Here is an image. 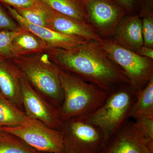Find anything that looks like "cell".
Masks as SVG:
<instances>
[{"instance_id":"1","label":"cell","mask_w":153,"mask_h":153,"mask_svg":"<svg viewBox=\"0 0 153 153\" xmlns=\"http://www.w3.org/2000/svg\"><path fill=\"white\" fill-rule=\"evenodd\" d=\"M58 67L110 93L129 82L123 71L110 58L101 43L87 41L70 50L50 48L47 51Z\"/></svg>"},{"instance_id":"2","label":"cell","mask_w":153,"mask_h":153,"mask_svg":"<svg viewBox=\"0 0 153 153\" xmlns=\"http://www.w3.org/2000/svg\"><path fill=\"white\" fill-rule=\"evenodd\" d=\"M60 79L63 100L59 111L63 122L90 114L104 103L109 95L96 85L62 69Z\"/></svg>"},{"instance_id":"3","label":"cell","mask_w":153,"mask_h":153,"mask_svg":"<svg viewBox=\"0 0 153 153\" xmlns=\"http://www.w3.org/2000/svg\"><path fill=\"white\" fill-rule=\"evenodd\" d=\"M12 60L32 87L59 109L63 100L60 83L61 69L47 53L20 56Z\"/></svg>"},{"instance_id":"4","label":"cell","mask_w":153,"mask_h":153,"mask_svg":"<svg viewBox=\"0 0 153 153\" xmlns=\"http://www.w3.org/2000/svg\"><path fill=\"white\" fill-rule=\"evenodd\" d=\"M136 91L128 83L118 86L95 111L80 118L98 127L111 137L129 119Z\"/></svg>"},{"instance_id":"5","label":"cell","mask_w":153,"mask_h":153,"mask_svg":"<svg viewBox=\"0 0 153 153\" xmlns=\"http://www.w3.org/2000/svg\"><path fill=\"white\" fill-rule=\"evenodd\" d=\"M60 130L66 153H102L110 139L101 129L79 117L63 122Z\"/></svg>"},{"instance_id":"6","label":"cell","mask_w":153,"mask_h":153,"mask_svg":"<svg viewBox=\"0 0 153 153\" xmlns=\"http://www.w3.org/2000/svg\"><path fill=\"white\" fill-rule=\"evenodd\" d=\"M102 47L110 58L123 71L136 92L153 78V60L122 47L113 39H103Z\"/></svg>"},{"instance_id":"7","label":"cell","mask_w":153,"mask_h":153,"mask_svg":"<svg viewBox=\"0 0 153 153\" xmlns=\"http://www.w3.org/2000/svg\"><path fill=\"white\" fill-rule=\"evenodd\" d=\"M1 128L3 131L18 137L41 152H63V137L60 130L50 128L40 121L30 118L26 123L18 126Z\"/></svg>"},{"instance_id":"8","label":"cell","mask_w":153,"mask_h":153,"mask_svg":"<svg viewBox=\"0 0 153 153\" xmlns=\"http://www.w3.org/2000/svg\"><path fill=\"white\" fill-rule=\"evenodd\" d=\"M102 153H153V139L129 119L111 137Z\"/></svg>"},{"instance_id":"9","label":"cell","mask_w":153,"mask_h":153,"mask_svg":"<svg viewBox=\"0 0 153 153\" xmlns=\"http://www.w3.org/2000/svg\"><path fill=\"white\" fill-rule=\"evenodd\" d=\"M20 83L23 108L27 116L40 121L50 128L60 130L63 121L59 109L37 92L22 73Z\"/></svg>"},{"instance_id":"10","label":"cell","mask_w":153,"mask_h":153,"mask_svg":"<svg viewBox=\"0 0 153 153\" xmlns=\"http://www.w3.org/2000/svg\"><path fill=\"white\" fill-rule=\"evenodd\" d=\"M88 23L100 36H113L118 24L127 15L126 11L112 0H82Z\"/></svg>"},{"instance_id":"11","label":"cell","mask_w":153,"mask_h":153,"mask_svg":"<svg viewBox=\"0 0 153 153\" xmlns=\"http://www.w3.org/2000/svg\"><path fill=\"white\" fill-rule=\"evenodd\" d=\"M4 5L21 28L29 30L41 38L49 46V49L70 50L87 41L78 36L65 35L49 28L33 25L19 15L13 8L7 5Z\"/></svg>"},{"instance_id":"12","label":"cell","mask_w":153,"mask_h":153,"mask_svg":"<svg viewBox=\"0 0 153 153\" xmlns=\"http://www.w3.org/2000/svg\"><path fill=\"white\" fill-rule=\"evenodd\" d=\"M47 28L65 35L81 37L87 41L103 43V39L89 23L71 19L54 10Z\"/></svg>"},{"instance_id":"13","label":"cell","mask_w":153,"mask_h":153,"mask_svg":"<svg viewBox=\"0 0 153 153\" xmlns=\"http://www.w3.org/2000/svg\"><path fill=\"white\" fill-rule=\"evenodd\" d=\"M113 36V39L122 47L137 52L143 46L142 21L138 14L123 17Z\"/></svg>"},{"instance_id":"14","label":"cell","mask_w":153,"mask_h":153,"mask_svg":"<svg viewBox=\"0 0 153 153\" xmlns=\"http://www.w3.org/2000/svg\"><path fill=\"white\" fill-rule=\"evenodd\" d=\"M21 75V71L13 62L7 59L0 60V92L15 106L24 111Z\"/></svg>"},{"instance_id":"15","label":"cell","mask_w":153,"mask_h":153,"mask_svg":"<svg viewBox=\"0 0 153 153\" xmlns=\"http://www.w3.org/2000/svg\"><path fill=\"white\" fill-rule=\"evenodd\" d=\"M49 46L41 38L29 30L23 29L12 42L13 58L47 52Z\"/></svg>"},{"instance_id":"16","label":"cell","mask_w":153,"mask_h":153,"mask_svg":"<svg viewBox=\"0 0 153 153\" xmlns=\"http://www.w3.org/2000/svg\"><path fill=\"white\" fill-rule=\"evenodd\" d=\"M151 118H153V78L136 92V99L129 114V119L134 120Z\"/></svg>"},{"instance_id":"17","label":"cell","mask_w":153,"mask_h":153,"mask_svg":"<svg viewBox=\"0 0 153 153\" xmlns=\"http://www.w3.org/2000/svg\"><path fill=\"white\" fill-rule=\"evenodd\" d=\"M57 13L81 21L87 22L82 0H41Z\"/></svg>"},{"instance_id":"18","label":"cell","mask_w":153,"mask_h":153,"mask_svg":"<svg viewBox=\"0 0 153 153\" xmlns=\"http://www.w3.org/2000/svg\"><path fill=\"white\" fill-rule=\"evenodd\" d=\"M30 118L0 92V128L18 126L26 123Z\"/></svg>"},{"instance_id":"19","label":"cell","mask_w":153,"mask_h":153,"mask_svg":"<svg viewBox=\"0 0 153 153\" xmlns=\"http://www.w3.org/2000/svg\"><path fill=\"white\" fill-rule=\"evenodd\" d=\"M28 22L37 26L48 27L53 10L41 0H36L34 4L27 8L15 9Z\"/></svg>"},{"instance_id":"20","label":"cell","mask_w":153,"mask_h":153,"mask_svg":"<svg viewBox=\"0 0 153 153\" xmlns=\"http://www.w3.org/2000/svg\"><path fill=\"white\" fill-rule=\"evenodd\" d=\"M141 19L143 46L153 48V0H144L138 14Z\"/></svg>"},{"instance_id":"21","label":"cell","mask_w":153,"mask_h":153,"mask_svg":"<svg viewBox=\"0 0 153 153\" xmlns=\"http://www.w3.org/2000/svg\"><path fill=\"white\" fill-rule=\"evenodd\" d=\"M0 153H43L36 150L15 135L3 131L0 134Z\"/></svg>"},{"instance_id":"22","label":"cell","mask_w":153,"mask_h":153,"mask_svg":"<svg viewBox=\"0 0 153 153\" xmlns=\"http://www.w3.org/2000/svg\"><path fill=\"white\" fill-rule=\"evenodd\" d=\"M22 30L19 31H0V55L7 60L13 58L12 52V42L13 39Z\"/></svg>"},{"instance_id":"23","label":"cell","mask_w":153,"mask_h":153,"mask_svg":"<svg viewBox=\"0 0 153 153\" xmlns=\"http://www.w3.org/2000/svg\"><path fill=\"white\" fill-rule=\"evenodd\" d=\"M22 29L17 22L12 19L0 5V31H16Z\"/></svg>"},{"instance_id":"24","label":"cell","mask_w":153,"mask_h":153,"mask_svg":"<svg viewBox=\"0 0 153 153\" xmlns=\"http://www.w3.org/2000/svg\"><path fill=\"white\" fill-rule=\"evenodd\" d=\"M129 15L139 12L144 0H112Z\"/></svg>"},{"instance_id":"25","label":"cell","mask_w":153,"mask_h":153,"mask_svg":"<svg viewBox=\"0 0 153 153\" xmlns=\"http://www.w3.org/2000/svg\"><path fill=\"white\" fill-rule=\"evenodd\" d=\"M36 0H0L3 4L7 5L14 9H25L34 4Z\"/></svg>"},{"instance_id":"26","label":"cell","mask_w":153,"mask_h":153,"mask_svg":"<svg viewBox=\"0 0 153 153\" xmlns=\"http://www.w3.org/2000/svg\"><path fill=\"white\" fill-rule=\"evenodd\" d=\"M134 121L145 133L153 139V118L137 120Z\"/></svg>"},{"instance_id":"27","label":"cell","mask_w":153,"mask_h":153,"mask_svg":"<svg viewBox=\"0 0 153 153\" xmlns=\"http://www.w3.org/2000/svg\"><path fill=\"white\" fill-rule=\"evenodd\" d=\"M136 53L143 57H147L153 60V48L143 46Z\"/></svg>"},{"instance_id":"28","label":"cell","mask_w":153,"mask_h":153,"mask_svg":"<svg viewBox=\"0 0 153 153\" xmlns=\"http://www.w3.org/2000/svg\"><path fill=\"white\" fill-rule=\"evenodd\" d=\"M5 59H6L5 58H4V57H2V56H1V55H0V60H5Z\"/></svg>"},{"instance_id":"29","label":"cell","mask_w":153,"mask_h":153,"mask_svg":"<svg viewBox=\"0 0 153 153\" xmlns=\"http://www.w3.org/2000/svg\"><path fill=\"white\" fill-rule=\"evenodd\" d=\"M3 132V131L2 130L1 128H0V134H1Z\"/></svg>"},{"instance_id":"30","label":"cell","mask_w":153,"mask_h":153,"mask_svg":"<svg viewBox=\"0 0 153 153\" xmlns=\"http://www.w3.org/2000/svg\"><path fill=\"white\" fill-rule=\"evenodd\" d=\"M60 153H66L64 152H61Z\"/></svg>"}]
</instances>
